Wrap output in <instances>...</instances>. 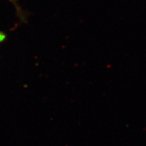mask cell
I'll return each mask as SVG.
<instances>
[{"instance_id":"obj_1","label":"cell","mask_w":146,"mask_h":146,"mask_svg":"<svg viewBox=\"0 0 146 146\" xmlns=\"http://www.w3.org/2000/svg\"><path fill=\"white\" fill-rule=\"evenodd\" d=\"M5 35L3 33H0V42L3 41V40L5 39Z\"/></svg>"}]
</instances>
